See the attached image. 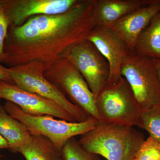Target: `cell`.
<instances>
[{
  "instance_id": "6da1fadb",
  "label": "cell",
  "mask_w": 160,
  "mask_h": 160,
  "mask_svg": "<svg viewBox=\"0 0 160 160\" xmlns=\"http://www.w3.org/2000/svg\"><path fill=\"white\" fill-rule=\"evenodd\" d=\"M95 0H78L68 11L29 18L9 26L1 63L10 67L37 61L45 70L77 43L87 39L95 27Z\"/></svg>"
},
{
  "instance_id": "7a4b0ae2",
  "label": "cell",
  "mask_w": 160,
  "mask_h": 160,
  "mask_svg": "<svg viewBox=\"0 0 160 160\" xmlns=\"http://www.w3.org/2000/svg\"><path fill=\"white\" fill-rule=\"evenodd\" d=\"M145 137L132 126L97 122L93 129L81 135L80 143L92 153L107 160H132Z\"/></svg>"
},
{
  "instance_id": "3957f363",
  "label": "cell",
  "mask_w": 160,
  "mask_h": 160,
  "mask_svg": "<svg viewBox=\"0 0 160 160\" xmlns=\"http://www.w3.org/2000/svg\"><path fill=\"white\" fill-rule=\"evenodd\" d=\"M15 85L25 91L35 93L57 104L73 118L76 122L87 121L90 118L72 102L57 87L44 76L43 63L35 61L14 67L7 68Z\"/></svg>"
},
{
  "instance_id": "277c9868",
  "label": "cell",
  "mask_w": 160,
  "mask_h": 160,
  "mask_svg": "<svg viewBox=\"0 0 160 160\" xmlns=\"http://www.w3.org/2000/svg\"><path fill=\"white\" fill-rule=\"evenodd\" d=\"M4 107L11 116L26 126L31 135L45 137L61 151L69 139L90 131L94 128L98 122L90 118L81 122H72L55 119L51 116L33 115L8 101L4 104Z\"/></svg>"
},
{
  "instance_id": "5b68a950",
  "label": "cell",
  "mask_w": 160,
  "mask_h": 160,
  "mask_svg": "<svg viewBox=\"0 0 160 160\" xmlns=\"http://www.w3.org/2000/svg\"><path fill=\"white\" fill-rule=\"evenodd\" d=\"M96 104L101 122L132 127L138 125L142 110L124 78L115 85L106 86L97 97Z\"/></svg>"
},
{
  "instance_id": "8992f818",
  "label": "cell",
  "mask_w": 160,
  "mask_h": 160,
  "mask_svg": "<svg viewBox=\"0 0 160 160\" xmlns=\"http://www.w3.org/2000/svg\"><path fill=\"white\" fill-rule=\"evenodd\" d=\"M44 76L88 117L100 122L96 98L82 75L69 60L64 58L57 60L44 71Z\"/></svg>"
},
{
  "instance_id": "52a82bcc",
  "label": "cell",
  "mask_w": 160,
  "mask_h": 160,
  "mask_svg": "<svg viewBox=\"0 0 160 160\" xmlns=\"http://www.w3.org/2000/svg\"><path fill=\"white\" fill-rule=\"evenodd\" d=\"M142 110L160 106V85L153 60L132 51L121 68Z\"/></svg>"
},
{
  "instance_id": "ba28073f",
  "label": "cell",
  "mask_w": 160,
  "mask_h": 160,
  "mask_svg": "<svg viewBox=\"0 0 160 160\" xmlns=\"http://www.w3.org/2000/svg\"><path fill=\"white\" fill-rule=\"evenodd\" d=\"M82 75L96 98L107 86L109 63L93 43L87 39L72 46L64 54Z\"/></svg>"
},
{
  "instance_id": "9c48e42d",
  "label": "cell",
  "mask_w": 160,
  "mask_h": 160,
  "mask_svg": "<svg viewBox=\"0 0 160 160\" xmlns=\"http://www.w3.org/2000/svg\"><path fill=\"white\" fill-rule=\"evenodd\" d=\"M0 98L17 105L33 115H49L67 122H76L69 114L50 100L25 91L14 84L0 80Z\"/></svg>"
},
{
  "instance_id": "30bf717a",
  "label": "cell",
  "mask_w": 160,
  "mask_h": 160,
  "mask_svg": "<svg viewBox=\"0 0 160 160\" xmlns=\"http://www.w3.org/2000/svg\"><path fill=\"white\" fill-rule=\"evenodd\" d=\"M87 39L94 44L109 63L110 72L107 86L115 85L122 77L123 62L131 50L109 27L95 26Z\"/></svg>"
},
{
  "instance_id": "8fae6325",
  "label": "cell",
  "mask_w": 160,
  "mask_h": 160,
  "mask_svg": "<svg viewBox=\"0 0 160 160\" xmlns=\"http://www.w3.org/2000/svg\"><path fill=\"white\" fill-rule=\"evenodd\" d=\"M78 0H2L9 26H22L29 18L56 15L71 9Z\"/></svg>"
},
{
  "instance_id": "7c38bea8",
  "label": "cell",
  "mask_w": 160,
  "mask_h": 160,
  "mask_svg": "<svg viewBox=\"0 0 160 160\" xmlns=\"http://www.w3.org/2000/svg\"><path fill=\"white\" fill-rule=\"evenodd\" d=\"M159 12L160 0H154L150 5L130 12L108 27L133 51L140 33Z\"/></svg>"
},
{
  "instance_id": "4fadbf2b",
  "label": "cell",
  "mask_w": 160,
  "mask_h": 160,
  "mask_svg": "<svg viewBox=\"0 0 160 160\" xmlns=\"http://www.w3.org/2000/svg\"><path fill=\"white\" fill-rule=\"evenodd\" d=\"M154 0H95L96 26L109 27L126 15L150 5Z\"/></svg>"
},
{
  "instance_id": "5bb4252c",
  "label": "cell",
  "mask_w": 160,
  "mask_h": 160,
  "mask_svg": "<svg viewBox=\"0 0 160 160\" xmlns=\"http://www.w3.org/2000/svg\"><path fill=\"white\" fill-rule=\"evenodd\" d=\"M0 98V134L6 139L9 149L16 152L18 148L29 141L31 134L22 122L8 113L1 104Z\"/></svg>"
},
{
  "instance_id": "9a60e30c",
  "label": "cell",
  "mask_w": 160,
  "mask_h": 160,
  "mask_svg": "<svg viewBox=\"0 0 160 160\" xmlns=\"http://www.w3.org/2000/svg\"><path fill=\"white\" fill-rule=\"evenodd\" d=\"M26 160H63L62 152L45 137L31 135L29 141L18 148Z\"/></svg>"
},
{
  "instance_id": "2e32d148",
  "label": "cell",
  "mask_w": 160,
  "mask_h": 160,
  "mask_svg": "<svg viewBox=\"0 0 160 160\" xmlns=\"http://www.w3.org/2000/svg\"><path fill=\"white\" fill-rule=\"evenodd\" d=\"M133 51L152 59H160V12L140 33Z\"/></svg>"
},
{
  "instance_id": "e0dca14e",
  "label": "cell",
  "mask_w": 160,
  "mask_h": 160,
  "mask_svg": "<svg viewBox=\"0 0 160 160\" xmlns=\"http://www.w3.org/2000/svg\"><path fill=\"white\" fill-rule=\"evenodd\" d=\"M138 126L148 132L150 137L160 143V106L142 110Z\"/></svg>"
},
{
  "instance_id": "ac0fdd59",
  "label": "cell",
  "mask_w": 160,
  "mask_h": 160,
  "mask_svg": "<svg viewBox=\"0 0 160 160\" xmlns=\"http://www.w3.org/2000/svg\"><path fill=\"white\" fill-rule=\"evenodd\" d=\"M62 152L63 160H102L98 155L87 151L75 137L67 141Z\"/></svg>"
},
{
  "instance_id": "d6986e66",
  "label": "cell",
  "mask_w": 160,
  "mask_h": 160,
  "mask_svg": "<svg viewBox=\"0 0 160 160\" xmlns=\"http://www.w3.org/2000/svg\"><path fill=\"white\" fill-rule=\"evenodd\" d=\"M135 160H160V143L149 136L135 156Z\"/></svg>"
},
{
  "instance_id": "ffe728a7",
  "label": "cell",
  "mask_w": 160,
  "mask_h": 160,
  "mask_svg": "<svg viewBox=\"0 0 160 160\" xmlns=\"http://www.w3.org/2000/svg\"><path fill=\"white\" fill-rule=\"evenodd\" d=\"M9 25L2 2L0 0V63L3 58L4 43L8 34Z\"/></svg>"
},
{
  "instance_id": "44dd1931",
  "label": "cell",
  "mask_w": 160,
  "mask_h": 160,
  "mask_svg": "<svg viewBox=\"0 0 160 160\" xmlns=\"http://www.w3.org/2000/svg\"><path fill=\"white\" fill-rule=\"evenodd\" d=\"M0 80L6 82L14 84L10 74L7 71V68L3 66L0 63Z\"/></svg>"
},
{
  "instance_id": "7402d4cb",
  "label": "cell",
  "mask_w": 160,
  "mask_h": 160,
  "mask_svg": "<svg viewBox=\"0 0 160 160\" xmlns=\"http://www.w3.org/2000/svg\"><path fill=\"white\" fill-rule=\"evenodd\" d=\"M9 149V145L6 139L0 134V149Z\"/></svg>"
},
{
  "instance_id": "603a6c76",
  "label": "cell",
  "mask_w": 160,
  "mask_h": 160,
  "mask_svg": "<svg viewBox=\"0 0 160 160\" xmlns=\"http://www.w3.org/2000/svg\"><path fill=\"white\" fill-rule=\"evenodd\" d=\"M155 67L157 72L158 78L160 85V59H153Z\"/></svg>"
},
{
  "instance_id": "cb8c5ba5",
  "label": "cell",
  "mask_w": 160,
  "mask_h": 160,
  "mask_svg": "<svg viewBox=\"0 0 160 160\" xmlns=\"http://www.w3.org/2000/svg\"><path fill=\"white\" fill-rule=\"evenodd\" d=\"M1 156H1V155H0V158L1 157Z\"/></svg>"
},
{
  "instance_id": "d4e9b609",
  "label": "cell",
  "mask_w": 160,
  "mask_h": 160,
  "mask_svg": "<svg viewBox=\"0 0 160 160\" xmlns=\"http://www.w3.org/2000/svg\"><path fill=\"white\" fill-rule=\"evenodd\" d=\"M132 160H135L134 159H133Z\"/></svg>"
}]
</instances>
